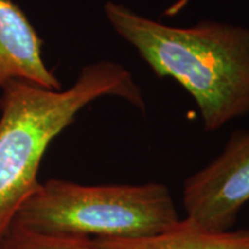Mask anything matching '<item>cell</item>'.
I'll return each mask as SVG.
<instances>
[{"label": "cell", "instance_id": "1", "mask_svg": "<svg viewBox=\"0 0 249 249\" xmlns=\"http://www.w3.org/2000/svg\"><path fill=\"white\" fill-rule=\"evenodd\" d=\"M104 13L156 75L194 98L205 130L249 114V28L213 20L169 26L116 1L105 2Z\"/></svg>", "mask_w": 249, "mask_h": 249}, {"label": "cell", "instance_id": "2", "mask_svg": "<svg viewBox=\"0 0 249 249\" xmlns=\"http://www.w3.org/2000/svg\"><path fill=\"white\" fill-rule=\"evenodd\" d=\"M0 97V239L18 211L38 188V171L50 143L90 103L104 96L140 110L142 89L123 65L102 60L81 70L74 85L51 90L21 80L1 87Z\"/></svg>", "mask_w": 249, "mask_h": 249}, {"label": "cell", "instance_id": "3", "mask_svg": "<svg viewBox=\"0 0 249 249\" xmlns=\"http://www.w3.org/2000/svg\"><path fill=\"white\" fill-rule=\"evenodd\" d=\"M180 220L163 183L88 186L50 179L24 202L12 226L49 235L142 239L169 232Z\"/></svg>", "mask_w": 249, "mask_h": 249}, {"label": "cell", "instance_id": "4", "mask_svg": "<svg viewBox=\"0 0 249 249\" xmlns=\"http://www.w3.org/2000/svg\"><path fill=\"white\" fill-rule=\"evenodd\" d=\"M248 202L249 129H238L213 160L185 181V219L205 231H229Z\"/></svg>", "mask_w": 249, "mask_h": 249}, {"label": "cell", "instance_id": "5", "mask_svg": "<svg viewBox=\"0 0 249 249\" xmlns=\"http://www.w3.org/2000/svg\"><path fill=\"white\" fill-rule=\"evenodd\" d=\"M43 40L13 0H0V88L21 80L60 90L61 83L42 57Z\"/></svg>", "mask_w": 249, "mask_h": 249}, {"label": "cell", "instance_id": "6", "mask_svg": "<svg viewBox=\"0 0 249 249\" xmlns=\"http://www.w3.org/2000/svg\"><path fill=\"white\" fill-rule=\"evenodd\" d=\"M104 249H249V227L210 232L186 219L169 232L142 239H96Z\"/></svg>", "mask_w": 249, "mask_h": 249}, {"label": "cell", "instance_id": "7", "mask_svg": "<svg viewBox=\"0 0 249 249\" xmlns=\"http://www.w3.org/2000/svg\"><path fill=\"white\" fill-rule=\"evenodd\" d=\"M0 249H104L92 238L42 234L11 226L0 239Z\"/></svg>", "mask_w": 249, "mask_h": 249}]
</instances>
